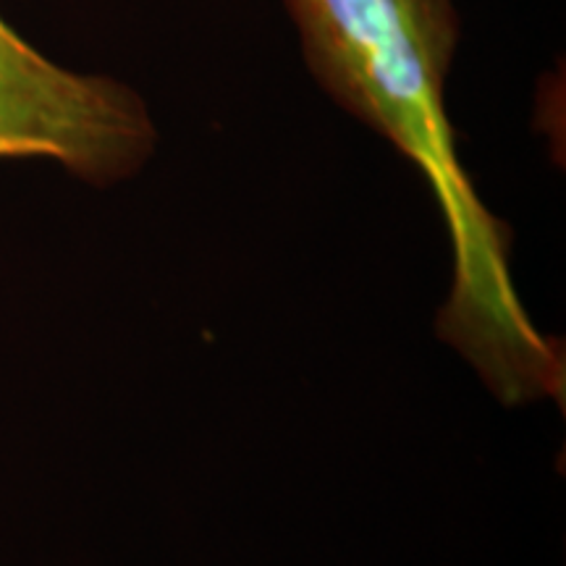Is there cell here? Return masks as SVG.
Returning <instances> with one entry per match:
<instances>
[{
	"label": "cell",
	"instance_id": "1",
	"mask_svg": "<svg viewBox=\"0 0 566 566\" xmlns=\"http://www.w3.org/2000/svg\"><path fill=\"white\" fill-rule=\"evenodd\" d=\"M310 74L338 108L391 142L433 189L451 237V294L438 334L504 405L562 386L564 363L522 307L509 231L467 176L446 113L462 40L454 0H281Z\"/></svg>",
	"mask_w": 566,
	"mask_h": 566
},
{
	"label": "cell",
	"instance_id": "2",
	"mask_svg": "<svg viewBox=\"0 0 566 566\" xmlns=\"http://www.w3.org/2000/svg\"><path fill=\"white\" fill-rule=\"evenodd\" d=\"M158 126L126 82L42 55L0 13V158H45L92 187L137 176Z\"/></svg>",
	"mask_w": 566,
	"mask_h": 566
}]
</instances>
